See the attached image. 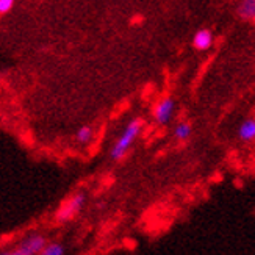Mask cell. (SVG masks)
<instances>
[{
    "label": "cell",
    "instance_id": "6da1fadb",
    "mask_svg": "<svg viewBox=\"0 0 255 255\" xmlns=\"http://www.w3.org/2000/svg\"><path fill=\"white\" fill-rule=\"evenodd\" d=\"M142 128H144V119L139 116L131 118L127 123V126L124 127L123 133L119 135V138L115 141L112 149H110V158L113 161L124 160L127 157V153L130 152V149L133 147V144L139 138Z\"/></svg>",
    "mask_w": 255,
    "mask_h": 255
},
{
    "label": "cell",
    "instance_id": "7a4b0ae2",
    "mask_svg": "<svg viewBox=\"0 0 255 255\" xmlns=\"http://www.w3.org/2000/svg\"><path fill=\"white\" fill-rule=\"evenodd\" d=\"M175 108H177V102L174 97L171 96L161 97L152 110V118L155 123H157V126H161V127L168 126L175 115Z\"/></svg>",
    "mask_w": 255,
    "mask_h": 255
},
{
    "label": "cell",
    "instance_id": "3957f363",
    "mask_svg": "<svg viewBox=\"0 0 255 255\" xmlns=\"http://www.w3.org/2000/svg\"><path fill=\"white\" fill-rule=\"evenodd\" d=\"M86 204V194L83 191L75 193L74 196H71L68 201H66L60 210L57 212V219L60 223H66V221H71L72 218H75L82 212V208Z\"/></svg>",
    "mask_w": 255,
    "mask_h": 255
},
{
    "label": "cell",
    "instance_id": "277c9868",
    "mask_svg": "<svg viewBox=\"0 0 255 255\" xmlns=\"http://www.w3.org/2000/svg\"><path fill=\"white\" fill-rule=\"evenodd\" d=\"M46 245H47V240L42 235H30L22 241L16 249H13L11 252H6V254H11V255H35V254H41L42 249L46 248Z\"/></svg>",
    "mask_w": 255,
    "mask_h": 255
},
{
    "label": "cell",
    "instance_id": "5b68a950",
    "mask_svg": "<svg viewBox=\"0 0 255 255\" xmlns=\"http://www.w3.org/2000/svg\"><path fill=\"white\" fill-rule=\"evenodd\" d=\"M193 47L197 52H207L213 47L215 44V33L210 28H199L193 35Z\"/></svg>",
    "mask_w": 255,
    "mask_h": 255
},
{
    "label": "cell",
    "instance_id": "8992f818",
    "mask_svg": "<svg viewBox=\"0 0 255 255\" xmlns=\"http://www.w3.org/2000/svg\"><path fill=\"white\" fill-rule=\"evenodd\" d=\"M237 138L243 144L255 142V118L249 116L241 121L237 128Z\"/></svg>",
    "mask_w": 255,
    "mask_h": 255
},
{
    "label": "cell",
    "instance_id": "52a82bcc",
    "mask_svg": "<svg viewBox=\"0 0 255 255\" xmlns=\"http://www.w3.org/2000/svg\"><path fill=\"white\" fill-rule=\"evenodd\" d=\"M235 16L243 22H255V0H238Z\"/></svg>",
    "mask_w": 255,
    "mask_h": 255
},
{
    "label": "cell",
    "instance_id": "ba28073f",
    "mask_svg": "<svg viewBox=\"0 0 255 255\" xmlns=\"http://www.w3.org/2000/svg\"><path fill=\"white\" fill-rule=\"evenodd\" d=\"M193 135V124L188 121H179L172 128V136L177 141H188Z\"/></svg>",
    "mask_w": 255,
    "mask_h": 255
},
{
    "label": "cell",
    "instance_id": "9c48e42d",
    "mask_svg": "<svg viewBox=\"0 0 255 255\" xmlns=\"http://www.w3.org/2000/svg\"><path fill=\"white\" fill-rule=\"evenodd\" d=\"M94 139V128L91 126H83L77 130L75 133V141L82 144V146H88Z\"/></svg>",
    "mask_w": 255,
    "mask_h": 255
},
{
    "label": "cell",
    "instance_id": "30bf717a",
    "mask_svg": "<svg viewBox=\"0 0 255 255\" xmlns=\"http://www.w3.org/2000/svg\"><path fill=\"white\" fill-rule=\"evenodd\" d=\"M66 249L60 243H47L46 248L42 249V255H64Z\"/></svg>",
    "mask_w": 255,
    "mask_h": 255
},
{
    "label": "cell",
    "instance_id": "8fae6325",
    "mask_svg": "<svg viewBox=\"0 0 255 255\" xmlns=\"http://www.w3.org/2000/svg\"><path fill=\"white\" fill-rule=\"evenodd\" d=\"M14 5V0H0V16L6 14L8 11L13 8Z\"/></svg>",
    "mask_w": 255,
    "mask_h": 255
}]
</instances>
